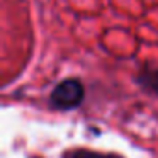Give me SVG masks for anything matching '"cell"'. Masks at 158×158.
<instances>
[{"label": "cell", "instance_id": "obj_1", "mask_svg": "<svg viewBox=\"0 0 158 158\" xmlns=\"http://www.w3.org/2000/svg\"><path fill=\"white\" fill-rule=\"evenodd\" d=\"M83 100V85L77 78H66L60 82L51 92V104L56 109L68 110L80 106Z\"/></svg>", "mask_w": 158, "mask_h": 158}, {"label": "cell", "instance_id": "obj_3", "mask_svg": "<svg viewBox=\"0 0 158 158\" xmlns=\"http://www.w3.org/2000/svg\"><path fill=\"white\" fill-rule=\"evenodd\" d=\"M63 158H123L119 155H106V153H95L89 150H75V151H66Z\"/></svg>", "mask_w": 158, "mask_h": 158}, {"label": "cell", "instance_id": "obj_2", "mask_svg": "<svg viewBox=\"0 0 158 158\" xmlns=\"http://www.w3.org/2000/svg\"><path fill=\"white\" fill-rule=\"evenodd\" d=\"M138 82L143 89L153 92L155 95H158V70H150V72H144L138 77Z\"/></svg>", "mask_w": 158, "mask_h": 158}]
</instances>
